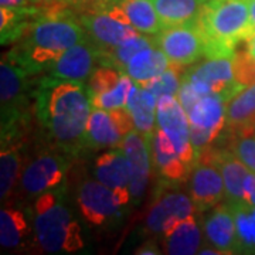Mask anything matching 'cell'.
<instances>
[{"label": "cell", "instance_id": "1", "mask_svg": "<svg viewBox=\"0 0 255 255\" xmlns=\"http://www.w3.org/2000/svg\"><path fill=\"white\" fill-rule=\"evenodd\" d=\"M36 117L48 147L73 157L85 153L84 137L92 105L88 87L80 81L36 78Z\"/></svg>", "mask_w": 255, "mask_h": 255}, {"label": "cell", "instance_id": "2", "mask_svg": "<svg viewBox=\"0 0 255 255\" xmlns=\"http://www.w3.org/2000/svg\"><path fill=\"white\" fill-rule=\"evenodd\" d=\"M88 36L73 10L43 14L10 48L6 58L31 77L47 73L61 55Z\"/></svg>", "mask_w": 255, "mask_h": 255}, {"label": "cell", "instance_id": "3", "mask_svg": "<svg viewBox=\"0 0 255 255\" xmlns=\"http://www.w3.org/2000/svg\"><path fill=\"white\" fill-rule=\"evenodd\" d=\"M196 21L204 58H233L238 43L255 34L248 0H207Z\"/></svg>", "mask_w": 255, "mask_h": 255}, {"label": "cell", "instance_id": "4", "mask_svg": "<svg viewBox=\"0 0 255 255\" xmlns=\"http://www.w3.org/2000/svg\"><path fill=\"white\" fill-rule=\"evenodd\" d=\"M31 214L34 243L43 253L71 254L85 247L81 227L67 204L63 186L36 197Z\"/></svg>", "mask_w": 255, "mask_h": 255}, {"label": "cell", "instance_id": "5", "mask_svg": "<svg viewBox=\"0 0 255 255\" xmlns=\"http://www.w3.org/2000/svg\"><path fill=\"white\" fill-rule=\"evenodd\" d=\"M75 157L53 147L38 150L24 164L20 191L24 197H38L40 194L63 186Z\"/></svg>", "mask_w": 255, "mask_h": 255}, {"label": "cell", "instance_id": "6", "mask_svg": "<svg viewBox=\"0 0 255 255\" xmlns=\"http://www.w3.org/2000/svg\"><path fill=\"white\" fill-rule=\"evenodd\" d=\"M228 101L219 94H210L200 98L187 114L190 122L191 145L196 157L206 147L223 136L227 122Z\"/></svg>", "mask_w": 255, "mask_h": 255}, {"label": "cell", "instance_id": "7", "mask_svg": "<svg viewBox=\"0 0 255 255\" xmlns=\"http://www.w3.org/2000/svg\"><path fill=\"white\" fill-rule=\"evenodd\" d=\"M197 209L190 196L167 183L159 182L153 201L145 217V233L149 236L162 234L167 226L196 214Z\"/></svg>", "mask_w": 255, "mask_h": 255}, {"label": "cell", "instance_id": "8", "mask_svg": "<svg viewBox=\"0 0 255 255\" xmlns=\"http://www.w3.org/2000/svg\"><path fill=\"white\" fill-rule=\"evenodd\" d=\"M75 200L82 219L91 227H108L122 219L125 209L121 207L114 191L97 179L80 183Z\"/></svg>", "mask_w": 255, "mask_h": 255}, {"label": "cell", "instance_id": "9", "mask_svg": "<svg viewBox=\"0 0 255 255\" xmlns=\"http://www.w3.org/2000/svg\"><path fill=\"white\" fill-rule=\"evenodd\" d=\"M156 46L167 55L172 65L187 68L204 58V41L197 21L163 28L155 37Z\"/></svg>", "mask_w": 255, "mask_h": 255}, {"label": "cell", "instance_id": "10", "mask_svg": "<svg viewBox=\"0 0 255 255\" xmlns=\"http://www.w3.org/2000/svg\"><path fill=\"white\" fill-rule=\"evenodd\" d=\"M157 127L172 140V143L184 162L196 164V152L191 145L190 122L187 112L174 95H163L157 98L156 108Z\"/></svg>", "mask_w": 255, "mask_h": 255}, {"label": "cell", "instance_id": "11", "mask_svg": "<svg viewBox=\"0 0 255 255\" xmlns=\"http://www.w3.org/2000/svg\"><path fill=\"white\" fill-rule=\"evenodd\" d=\"M149 150L152 169L159 176V182L179 186L190 179L194 166L183 160L172 140L159 127L149 135Z\"/></svg>", "mask_w": 255, "mask_h": 255}, {"label": "cell", "instance_id": "12", "mask_svg": "<svg viewBox=\"0 0 255 255\" xmlns=\"http://www.w3.org/2000/svg\"><path fill=\"white\" fill-rule=\"evenodd\" d=\"M77 18L85 30L88 40L100 51L111 50L139 34L133 26L124 23L108 10L80 13Z\"/></svg>", "mask_w": 255, "mask_h": 255}, {"label": "cell", "instance_id": "13", "mask_svg": "<svg viewBox=\"0 0 255 255\" xmlns=\"http://www.w3.org/2000/svg\"><path fill=\"white\" fill-rule=\"evenodd\" d=\"M119 150L127 156L129 167H130V180H129V191L132 203L136 206L145 196L147 184L152 174V160L149 150V136L139 133L137 130L129 132L124 137Z\"/></svg>", "mask_w": 255, "mask_h": 255}, {"label": "cell", "instance_id": "14", "mask_svg": "<svg viewBox=\"0 0 255 255\" xmlns=\"http://www.w3.org/2000/svg\"><path fill=\"white\" fill-rule=\"evenodd\" d=\"M97 64H100V50L87 40L68 48L53 67L41 75L58 81L85 82L90 80Z\"/></svg>", "mask_w": 255, "mask_h": 255}, {"label": "cell", "instance_id": "15", "mask_svg": "<svg viewBox=\"0 0 255 255\" xmlns=\"http://www.w3.org/2000/svg\"><path fill=\"white\" fill-rule=\"evenodd\" d=\"M189 183L190 197L197 213L214 209L226 197V187L220 169L210 160H196Z\"/></svg>", "mask_w": 255, "mask_h": 255}, {"label": "cell", "instance_id": "16", "mask_svg": "<svg viewBox=\"0 0 255 255\" xmlns=\"http://www.w3.org/2000/svg\"><path fill=\"white\" fill-rule=\"evenodd\" d=\"M95 179L110 187L114 191L115 199L121 207L127 209L132 203L129 180H130V167L127 156L119 149H110L108 152L101 153L94 163Z\"/></svg>", "mask_w": 255, "mask_h": 255}, {"label": "cell", "instance_id": "17", "mask_svg": "<svg viewBox=\"0 0 255 255\" xmlns=\"http://www.w3.org/2000/svg\"><path fill=\"white\" fill-rule=\"evenodd\" d=\"M197 159H206L216 164L224 180L226 203H244V183L250 169L226 146H210L201 150ZM196 159V160H197Z\"/></svg>", "mask_w": 255, "mask_h": 255}, {"label": "cell", "instance_id": "18", "mask_svg": "<svg viewBox=\"0 0 255 255\" xmlns=\"http://www.w3.org/2000/svg\"><path fill=\"white\" fill-rule=\"evenodd\" d=\"M183 77L207 85L211 94H219L227 101L246 88L234 78L233 58H206L204 63L187 68Z\"/></svg>", "mask_w": 255, "mask_h": 255}, {"label": "cell", "instance_id": "19", "mask_svg": "<svg viewBox=\"0 0 255 255\" xmlns=\"http://www.w3.org/2000/svg\"><path fill=\"white\" fill-rule=\"evenodd\" d=\"M160 243L164 254L191 255L199 254L203 246V230L196 214L176 221L163 230Z\"/></svg>", "mask_w": 255, "mask_h": 255}, {"label": "cell", "instance_id": "20", "mask_svg": "<svg viewBox=\"0 0 255 255\" xmlns=\"http://www.w3.org/2000/svg\"><path fill=\"white\" fill-rule=\"evenodd\" d=\"M203 228L207 243L224 251L226 255L240 254L236 219L228 203L211 209V213L204 220Z\"/></svg>", "mask_w": 255, "mask_h": 255}, {"label": "cell", "instance_id": "21", "mask_svg": "<svg viewBox=\"0 0 255 255\" xmlns=\"http://www.w3.org/2000/svg\"><path fill=\"white\" fill-rule=\"evenodd\" d=\"M124 137L110 111L92 108L84 137L85 152L119 149Z\"/></svg>", "mask_w": 255, "mask_h": 255}, {"label": "cell", "instance_id": "22", "mask_svg": "<svg viewBox=\"0 0 255 255\" xmlns=\"http://www.w3.org/2000/svg\"><path fill=\"white\" fill-rule=\"evenodd\" d=\"M34 240V227L21 210L6 206L0 211V244L6 250L27 248Z\"/></svg>", "mask_w": 255, "mask_h": 255}, {"label": "cell", "instance_id": "23", "mask_svg": "<svg viewBox=\"0 0 255 255\" xmlns=\"http://www.w3.org/2000/svg\"><path fill=\"white\" fill-rule=\"evenodd\" d=\"M226 130L228 135L254 133L255 85L247 87L228 101Z\"/></svg>", "mask_w": 255, "mask_h": 255}, {"label": "cell", "instance_id": "24", "mask_svg": "<svg viewBox=\"0 0 255 255\" xmlns=\"http://www.w3.org/2000/svg\"><path fill=\"white\" fill-rule=\"evenodd\" d=\"M170 65L167 55L157 46L149 47L139 51L128 64L125 73L136 82L137 85H145L146 82L157 78Z\"/></svg>", "mask_w": 255, "mask_h": 255}, {"label": "cell", "instance_id": "25", "mask_svg": "<svg viewBox=\"0 0 255 255\" xmlns=\"http://www.w3.org/2000/svg\"><path fill=\"white\" fill-rule=\"evenodd\" d=\"M24 145H1L0 152V199L1 203H9L14 194L16 186L20 183L24 169L23 150Z\"/></svg>", "mask_w": 255, "mask_h": 255}, {"label": "cell", "instance_id": "26", "mask_svg": "<svg viewBox=\"0 0 255 255\" xmlns=\"http://www.w3.org/2000/svg\"><path fill=\"white\" fill-rule=\"evenodd\" d=\"M127 108L133 119L135 130L145 136L152 135L157 127V118H156L157 98L155 94L143 87H139L136 84L135 91L132 92L130 98L128 101Z\"/></svg>", "mask_w": 255, "mask_h": 255}, {"label": "cell", "instance_id": "27", "mask_svg": "<svg viewBox=\"0 0 255 255\" xmlns=\"http://www.w3.org/2000/svg\"><path fill=\"white\" fill-rule=\"evenodd\" d=\"M118 6L127 14L129 23L139 33L146 36H156L163 30L152 0H119Z\"/></svg>", "mask_w": 255, "mask_h": 255}, {"label": "cell", "instance_id": "28", "mask_svg": "<svg viewBox=\"0 0 255 255\" xmlns=\"http://www.w3.org/2000/svg\"><path fill=\"white\" fill-rule=\"evenodd\" d=\"M206 1L207 0H152L163 28L194 21Z\"/></svg>", "mask_w": 255, "mask_h": 255}, {"label": "cell", "instance_id": "29", "mask_svg": "<svg viewBox=\"0 0 255 255\" xmlns=\"http://www.w3.org/2000/svg\"><path fill=\"white\" fill-rule=\"evenodd\" d=\"M153 46H156V40L153 37L139 33L137 36L129 38L127 41L121 43L119 46L111 48V50L100 51V65L117 68L119 71L125 73L129 61L139 51Z\"/></svg>", "mask_w": 255, "mask_h": 255}, {"label": "cell", "instance_id": "30", "mask_svg": "<svg viewBox=\"0 0 255 255\" xmlns=\"http://www.w3.org/2000/svg\"><path fill=\"white\" fill-rule=\"evenodd\" d=\"M136 88V82L133 81L127 73L122 75L121 81L110 91L102 92L91 97L92 108L100 110H115V108H127L128 101L132 92Z\"/></svg>", "mask_w": 255, "mask_h": 255}, {"label": "cell", "instance_id": "31", "mask_svg": "<svg viewBox=\"0 0 255 255\" xmlns=\"http://www.w3.org/2000/svg\"><path fill=\"white\" fill-rule=\"evenodd\" d=\"M236 219L240 254H255V220L250 214L246 203L228 204Z\"/></svg>", "mask_w": 255, "mask_h": 255}, {"label": "cell", "instance_id": "32", "mask_svg": "<svg viewBox=\"0 0 255 255\" xmlns=\"http://www.w3.org/2000/svg\"><path fill=\"white\" fill-rule=\"evenodd\" d=\"M187 68H182V67H176V65H169V68L160 74L157 78L152 80V81L146 82L145 85H142L143 88L153 92L156 98L163 97V95H177V92L180 90L182 85L183 74ZM140 87V85H139Z\"/></svg>", "mask_w": 255, "mask_h": 255}, {"label": "cell", "instance_id": "33", "mask_svg": "<svg viewBox=\"0 0 255 255\" xmlns=\"http://www.w3.org/2000/svg\"><path fill=\"white\" fill-rule=\"evenodd\" d=\"M226 147H228L238 159L255 173V135L254 133H238L226 135Z\"/></svg>", "mask_w": 255, "mask_h": 255}, {"label": "cell", "instance_id": "34", "mask_svg": "<svg viewBox=\"0 0 255 255\" xmlns=\"http://www.w3.org/2000/svg\"><path fill=\"white\" fill-rule=\"evenodd\" d=\"M124 74L125 73L119 71L117 68H111V67H105V65H100L98 68H95L88 80V85H87L90 97L112 90L121 81Z\"/></svg>", "mask_w": 255, "mask_h": 255}, {"label": "cell", "instance_id": "35", "mask_svg": "<svg viewBox=\"0 0 255 255\" xmlns=\"http://www.w3.org/2000/svg\"><path fill=\"white\" fill-rule=\"evenodd\" d=\"M233 71L236 81L246 88L255 85V58L247 51H236L233 57Z\"/></svg>", "mask_w": 255, "mask_h": 255}, {"label": "cell", "instance_id": "36", "mask_svg": "<svg viewBox=\"0 0 255 255\" xmlns=\"http://www.w3.org/2000/svg\"><path fill=\"white\" fill-rule=\"evenodd\" d=\"M176 98L179 100V102L182 104V107L184 108V111L189 114L193 107L200 101V98H203L199 92L194 90V87L191 85L190 82L186 81L182 78V85H180V90L177 92Z\"/></svg>", "mask_w": 255, "mask_h": 255}, {"label": "cell", "instance_id": "37", "mask_svg": "<svg viewBox=\"0 0 255 255\" xmlns=\"http://www.w3.org/2000/svg\"><path fill=\"white\" fill-rule=\"evenodd\" d=\"M34 6L43 11V14H58L70 9L68 0H33Z\"/></svg>", "mask_w": 255, "mask_h": 255}, {"label": "cell", "instance_id": "38", "mask_svg": "<svg viewBox=\"0 0 255 255\" xmlns=\"http://www.w3.org/2000/svg\"><path fill=\"white\" fill-rule=\"evenodd\" d=\"M244 203L255 206V173L250 172L244 183Z\"/></svg>", "mask_w": 255, "mask_h": 255}, {"label": "cell", "instance_id": "39", "mask_svg": "<svg viewBox=\"0 0 255 255\" xmlns=\"http://www.w3.org/2000/svg\"><path fill=\"white\" fill-rule=\"evenodd\" d=\"M163 251H160V248L157 247V243L153 241V240H149V241H146L143 243L142 246L137 248L136 251H135V254H142V255H159L162 254Z\"/></svg>", "mask_w": 255, "mask_h": 255}, {"label": "cell", "instance_id": "40", "mask_svg": "<svg viewBox=\"0 0 255 255\" xmlns=\"http://www.w3.org/2000/svg\"><path fill=\"white\" fill-rule=\"evenodd\" d=\"M1 7H10V9H21V7H30L34 6L33 0H0Z\"/></svg>", "mask_w": 255, "mask_h": 255}, {"label": "cell", "instance_id": "41", "mask_svg": "<svg viewBox=\"0 0 255 255\" xmlns=\"http://www.w3.org/2000/svg\"><path fill=\"white\" fill-rule=\"evenodd\" d=\"M199 254H210V255H226L224 251H221L220 248L214 247L213 244H203L199 250Z\"/></svg>", "mask_w": 255, "mask_h": 255}, {"label": "cell", "instance_id": "42", "mask_svg": "<svg viewBox=\"0 0 255 255\" xmlns=\"http://www.w3.org/2000/svg\"><path fill=\"white\" fill-rule=\"evenodd\" d=\"M246 43H247L246 51L248 53V54L251 55L253 58H255V34L253 37H250Z\"/></svg>", "mask_w": 255, "mask_h": 255}, {"label": "cell", "instance_id": "43", "mask_svg": "<svg viewBox=\"0 0 255 255\" xmlns=\"http://www.w3.org/2000/svg\"><path fill=\"white\" fill-rule=\"evenodd\" d=\"M248 4H250L251 23H253V27H254V30H255V0H248Z\"/></svg>", "mask_w": 255, "mask_h": 255}, {"label": "cell", "instance_id": "44", "mask_svg": "<svg viewBox=\"0 0 255 255\" xmlns=\"http://www.w3.org/2000/svg\"><path fill=\"white\" fill-rule=\"evenodd\" d=\"M254 135H255V130H254Z\"/></svg>", "mask_w": 255, "mask_h": 255}]
</instances>
